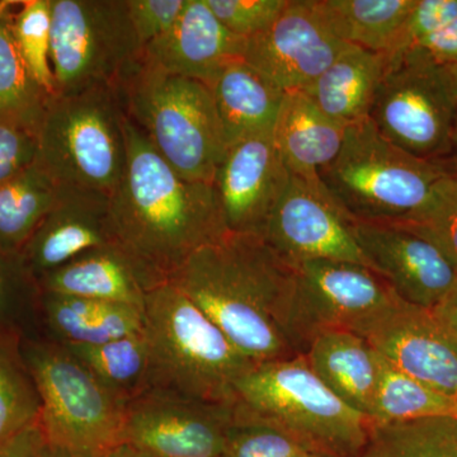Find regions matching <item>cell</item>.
<instances>
[{
	"label": "cell",
	"mask_w": 457,
	"mask_h": 457,
	"mask_svg": "<svg viewBox=\"0 0 457 457\" xmlns=\"http://www.w3.org/2000/svg\"><path fill=\"white\" fill-rule=\"evenodd\" d=\"M293 267L284 333L297 356L305 354L324 333L353 332L396 295L385 279L362 264L319 260Z\"/></svg>",
	"instance_id": "11"
},
{
	"label": "cell",
	"mask_w": 457,
	"mask_h": 457,
	"mask_svg": "<svg viewBox=\"0 0 457 457\" xmlns=\"http://www.w3.org/2000/svg\"><path fill=\"white\" fill-rule=\"evenodd\" d=\"M297 453L303 450L284 433L245 417L237 408V425L220 457H288Z\"/></svg>",
	"instance_id": "36"
},
{
	"label": "cell",
	"mask_w": 457,
	"mask_h": 457,
	"mask_svg": "<svg viewBox=\"0 0 457 457\" xmlns=\"http://www.w3.org/2000/svg\"><path fill=\"white\" fill-rule=\"evenodd\" d=\"M123 108L179 176L212 185L228 145L212 89L137 62L119 87Z\"/></svg>",
	"instance_id": "5"
},
{
	"label": "cell",
	"mask_w": 457,
	"mask_h": 457,
	"mask_svg": "<svg viewBox=\"0 0 457 457\" xmlns=\"http://www.w3.org/2000/svg\"><path fill=\"white\" fill-rule=\"evenodd\" d=\"M254 363L297 356L284 333L294 267L263 239L225 234L168 279Z\"/></svg>",
	"instance_id": "1"
},
{
	"label": "cell",
	"mask_w": 457,
	"mask_h": 457,
	"mask_svg": "<svg viewBox=\"0 0 457 457\" xmlns=\"http://www.w3.org/2000/svg\"><path fill=\"white\" fill-rule=\"evenodd\" d=\"M38 315L49 338L64 345H101L144 330V312L134 306L41 291Z\"/></svg>",
	"instance_id": "23"
},
{
	"label": "cell",
	"mask_w": 457,
	"mask_h": 457,
	"mask_svg": "<svg viewBox=\"0 0 457 457\" xmlns=\"http://www.w3.org/2000/svg\"><path fill=\"white\" fill-rule=\"evenodd\" d=\"M40 286L22 255L0 251V332L25 335L29 318L37 312Z\"/></svg>",
	"instance_id": "35"
},
{
	"label": "cell",
	"mask_w": 457,
	"mask_h": 457,
	"mask_svg": "<svg viewBox=\"0 0 457 457\" xmlns=\"http://www.w3.org/2000/svg\"><path fill=\"white\" fill-rule=\"evenodd\" d=\"M163 282L119 243H112L42 276L38 286L45 293L122 303L144 312L147 294Z\"/></svg>",
	"instance_id": "20"
},
{
	"label": "cell",
	"mask_w": 457,
	"mask_h": 457,
	"mask_svg": "<svg viewBox=\"0 0 457 457\" xmlns=\"http://www.w3.org/2000/svg\"><path fill=\"white\" fill-rule=\"evenodd\" d=\"M348 46L327 25L315 0H288L269 29L246 40L243 60L294 92L312 86Z\"/></svg>",
	"instance_id": "15"
},
{
	"label": "cell",
	"mask_w": 457,
	"mask_h": 457,
	"mask_svg": "<svg viewBox=\"0 0 457 457\" xmlns=\"http://www.w3.org/2000/svg\"><path fill=\"white\" fill-rule=\"evenodd\" d=\"M445 68H446V71H449L451 80H453V88H455L457 95V64L445 66Z\"/></svg>",
	"instance_id": "47"
},
{
	"label": "cell",
	"mask_w": 457,
	"mask_h": 457,
	"mask_svg": "<svg viewBox=\"0 0 457 457\" xmlns=\"http://www.w3.org/2000/svg\"><path fill=\"white\" fill-rule=\"evenodd\" d=\"M237 405L149 387L126 404L121 444L155 457H220Z\"/></svg>",
	"instance_id": "12"
},
{
	"label": "cell",
	"mask_w": 457,
	"mask_h": 457,
	"mask_svg": "<svg viewBox=\"0 0 457 457\" xmlns=\"http://www.w3.org/2000/svg\"><path fill=\"white\" fill-rule=\"evenodd\" d=\"M456 18L457 0H416L389 56V64Z\"/></svg>",
	"instance_id": "38"
},
{
	"label": "cell",
	"mask_w": 457,
	"mask_h": 457,
	"mask_svg": "<svg viewBox=\"0 0 457 457\" xmlns=\"http://www.w3.org/2000/svg\"><path fill=\"white\" fill-rule=\"evenodd\" d=\"M37 137L31 132L0 122V180L35 163Z\"/></svg>",
	"instance_id": "40"
},
{
	"label": "cell",
	"mask_w": 457,
	"mask_h": 457,
	"mask_svg": "<svg viewBox=\"0 0 457 457\" xmlns=\"http://www.w3.org/2000/svg\"><path fill=\"white\" fill-rule=\"evenodd\" d=\"M38 457H86L79 455V453H73V451L66 450L64 447L55 446V445L45 444L42 447L40 455Z\"/></svg>",
	"instance_id": "45"
},
{
	"label": "cell",
	"mask_w": 457,
	"mask_h": 457,
	"mask_svg": "<svg viewBox=\"0 0 457 457\" xmlns=\"http://www.w3.org/2000/svg\"><path fill=\"white\" fill-rule=\"evenodd\" d=\"M227 145L272 130L286 92L240 59L228 64L210 87Z\"/></svg>",
	"instance_id": "25"
},
{
	"label": "cell",
	"mask_w": 457,
	"mask_h": 457,
	"mask_svg": "<svg viewBox=\"0 0 457 457\" xmlns=\"http://www.w3.org/2000/svg\"><path fill=\"white\" fill-rule=\"evenodd\" d=\"M312 372L347 407L372 420L378 394L376 352L350 330H333L315 338L303 354Z\"/></svg>",
	"instance_id": "21"
},
{
	"label": "cell",
	"mask_w": 457,
	"mask_h": 457,
	"mask_svg": "<svg viewBox=\"0 0 457 457\" xmlns=\"http://www.w3.org/2000/svg\"><path fill=\"white\" fill-rule=\"evenodd\" d=\"M353 220L320 179L291 174L287 189L270 213L262 237L291 264L342 261L371 270L354 237Z\"/></svg>",
	"instance_id": "13"
},
{
	"label": "cell",
	"mask_w": 457,
	"mask_h": 457,
	"mask_svg": "<svg viewBox=\"0 0 457 457\" xmlns=\"http://www.w3.org/2000/svg\"><path fill=\"white\" fill-rule=\"evenodd\" d=\"M216 18L240 37H253L269 29L287 7L288 0H206Z\"/></svg>",
	"instance_id": "37"
},
{
	"label": "cell",
	"mask_w": 457,
	"mask_h": 457,
	"mask_svg": "<svg viewBox=\"0 0 457 457\" xmlns=\"http://www.w3.org/2000/svg\"><path fill=\"white\" fill-rule=\"evenodd\" d=\"M12 35L35 82L55 96L51 69V0H23L11 17Z\"/></svg>",
	"instance_id": "33"
},
{
	"label": "cell",
	"mask_w": 457,
	"mask_h": 457,
	"mask_svg": "<svg viewBox=\"0 0 457 457\" xmlns=\"http://www.w3.org/2000/svg\"><path fill=\"white\" fill-rule=\"evenodd\" d=\"M104 457H155L149 455V453H143V451L135 449L130 445L120 444L119 446L114 447Z\"/></svg>",
	"instance_id": "44"
},
{
	"label": "cell",
	"mask_w": 457,
	"mask_h": 457,
	"mask_svg": "<svg viewBox=\"0 0 457 457\" xmlns=\"http://www.w3.org/2000/svg\"><path fill=\"white\" fill-rule=\"evenodd\" d=\"M315 3L339 40L383 54L389 59L416 0H315Z\"/></svg>",
	"instance_id": "26"
},
{
	"label": "cell",
	"mask_w": 457,
	"mask_h": 457,
	"mask_svg": "<svg viewBox=\"0 0 457 457\" xmlns=\"http://www.w3.org/2000/svg\"><path fill=\"white\" fill-rule=\"evenodd\" d=\"M403 57L437 66L457 64V18L420 41L400 59Z\"/></svg>",
	"instance_id": "41"
},
{
	"label": "cell",
	"mask_w": 457,
	"mask_h": 457,
	"mask_svg": "<svg viewBox=\"0 0 457 457\" xmlns=\"http://www.w3.org/2000/svg\"><path fill=\"white\" fill-rule=\"evenodd\" d=\"M187 0H126L129 18L141 50L177 22Z\"/></svg>",
	"instance_id": "39"
},
{
	"label": "cell",
	"mask_w": 457,
	"mask_h": 457,
	"mask_svg": "<svg viewBox=\"0 0 457 457\" xmlns=\"http://www.w3.org/2000/svg\"><path fill=\"white\" fill-rule=\"evenodd\" d=\"M369 119L411 154L444 162L457 130V95L449 71L409 57L392 62Z\"/></svg>",
	"instance_id": "10"
},
{
	"label": "cell",
	"mask_w": 457,
	"mask_h": 457,
	"mask_svg": "<svg viewBox=\"0 0 457 457\" xmlns=\"http://www.w3.org/2000/svg\"><path fill=\"white\" fill-rule=\"evenodd\" d=\"M378 363L374 423L418 418L457 420V399L400 371L376 352Z\"/></svg>",
	"instance_id": "32"
},
{
	"label": "cell",
	"mask_w": 457,
	"mask_h": 457,
	"mask_svg": "<svg viewBox=\"0 0 457 457\" xmlns=\"http://www.w3.org/2000/svg\"><path fill=\"white\" fill-rule=\"evenodd\" d=\"M447 173L440 162L387 140L368 117L345 129L338 155L319 179L354 220L400 222L422 209Z\"/></svg>",
	"instance_id": "7"
},
{
	"label": "cell",
	"mask_w": 457,
	"mask_h": 457,
	"mask_svg": "<svg viewBox=\"0 0 457 457\" xmlns=\"http://www.w3.org/2000/svg\"><path fill=\"white\" fill-rule=\"evenodd\" d=\"M345 129L321 112L305 92L294 90L286 92L273 140L290 174L319 180V171L338 155Z\"/></svg>",
	"instance_id": "22"
},
{
	"label": "cell",
	"mask_w": 457,
	"mask_h": 457,
	"mask_svg": "<svg viewBox=\"0 0 457 457\" xmlns=\"http://www.w3.org/2000/svg\"><path fill=\"white\" fill-rule=\"evenodd\" d=\"M128 163L110 197L116 243L163 281L198 249L228 233L213 185L179 176L125 120Z\"/></svg>",
	"instance_id": "2"
},
{
	"label": "cell",
	"mask_w": 457,
	"mask_h": 457,
	"mask_svg": "<svg viewBox=\"0 0 457 457\" xmlns=\"http://www.w3.org/2000/svg\"><path fill=\"white\" fill-rule=\"evenodd\" d=\"M432 312L457 342V284Z\"/></svg>",
	"instance_id": "43"
},
{
	"label": "cell",
	"mask_w": 457,
	"mask_h": 457,
	"mask_svg": "<svg viewBox=\"0 0 457 457\" xmlns=\"http://www.w3.org/2000/svg\"><path fill=\"white\" fill-rule=\"evenodd\" d=\"M387 68L386 55L350 45L303 92L321 112L348 128L370 116Z\"/></svg>",
	"instance_id": "24"
},
{
	"label": "cell",
	"mask_w": 457,
	"mask_h": 457,
	"mask_svg": "<svg viewBox=\"0 0 457 457\" xmlns=\"http://www.w3.org/2000/svg\"><path fill=\"white\" fill-rule=\"evenodd\" d=\"M440 163L444 165L445 170L449 171V173L457 174V130L455 137H453V147H451L449 156L444 162H440Z\"/></svg>",
	"instance_id": "46"
},
{
	"label": "cell",
	"mask_w": 457,
	"mask_h": 457,
	"mask_svg": "<svg viewBox=\"0 0 457 457\" xmlns=\"http://www.w3.org/2000/svg\"><path fill=\"white\" fill-rule=\"evenodd\" d=\"M370 267L404 302L435 309L457 284V269L425 237L399 222L353 220Z\"/></svg>",
	"instance_id": "16"
},
{
	"label": "cell",
	"mask_w": 457,
	"mask_h": 457,
	"mask_svg": "<svg viewBox=\"0 0 457 457\" xmlns=\"http://www.w3.org/2000/svg\"><path fill=\"white\" fill-rule=\"evenodd\" d=\"M360 457H457V420L432 417L372 422Z\"/></svg>",
	"instance_id": "31"
},
{
	"label": "cell",
	"mask_w": 457,
	"mask_h": 457,
	"mask_svg": "<svg viewBox=\"0 0 457 457\" xmlns=\"http://www.w3.org/2000/svg\"><path fill=\"white\" fill-rule=\"evenodd\" d=\"M46 444L40 422L0 446V457H38Z\"/></svg>",
	"instance_id": "42"
},
{
	"label": "cell",
	"mask_w": 457,
	"mask_h": 457,
	"mask_svg": "<svg viewBox=\"0 0 457 457\" xmlns=\"http://www.w3.org/2000/svg\"><path fill=\"white\" fill-rule=\"evenodd\" d=\"M245 46L246 38L228 31L206 0H187L170 31L144 47L141 62L210 88L228 64L245 57Z\"/></svg>",
	"instance_id": "18"
},
{
	"label": "cell",
	"mask_w": 457,
	"mask_h": 457,
	"mask_svg": "<svg viewBox=\"0 0 457 457\" xmlns=\"http://www.w3.org/2000/svg\"><path fill=\"white\" fill-rule=\"evenodd\" d=\"M353 333L400 371L457 399V342L431 309L395 295Z\"/></svg>",
	"instance_id": "14"
},
{
	"label": "cell",
	"mask_w": 457,
	"mask_h": 457,
	"mask_svg": "<svg viewBox=\"0 0 457 457\" xmlns=\"http://www.w3.org/2000/svg\"><path fill=\"white\" fill-rule=\"evenodd\" d=\"M399 224L437 245L457 269V174L442 177L422 209Z\"/></svg>",
	"instance_id": "34"
},
{
	"label": "cell",
	"mask_w": 457,
	"mask_h": 457,
	"mask_svg": "<svg viewBox=\"0 0 457 457\" xmlns=\"http://www.w3.org/2000/svg\"><path fill=\"white\" fill-rule=\"evenodd\" d=\"M290 179L273 140V129L228 146L212 183L228 230L263 236Z\"/></svg>",
	"instance_id": "17"
},
{
	"label": "cell",
	"mask_w": 457,
	"mask_h": 457,
	"mask_svg": "<svg viewBox=\"0 0 457 457\" xmlns=\"http://www.w3.org/2000/svg\"><path fill=\"white\" fill-rule=\"evenodd\" d=\"M141 53L126 0H51L55 96L119 88Z\"/></svg>",
	"instance_id": "9"
},
{
	"label": "cell",
	"mask_w": 457,
	"mask_h": 457,
	"mask_svg": "<svg viewBox=\"0 0 457 457\" xmlns=\"http://www.w3.org/2000/svg\"><path fill=\"white\" fill-rule=\"evenodd\" d=\"M144 335L149 386L206 402L236 404V384L253 361L170 281L146 296Z\"/></svg>",
	"instance_id": "3"
},
{
	"label": "cell",
	"mask_w": 457,
	"mask_h": 457,
	"mask_svg": "<svg viewBox=\"0 0 457 457\" xmlns=\"http://www.w3.org/2000/svg\"><path fill=\"white\" fill-rule=\"evenodd\" d=\"M64 347L125 404L150 387L149 348L144 330L101 345Z\"/></svg>",
	"instance_id": "29"
},
{
	"label": "cell",
	"mask_w": 457,
	"mask_h": 457,
	"mask_svg": "<svg viewBox=\"0 0 457 457\" xmlns=\"http://www.w3.org/2000/svg\"><path fill=\"white\" fill-rule=\"evenodd\" d=\"M125 120L119 88L55 96L36 135V163L60 187L110 198L128 163Z\"/></svg>",
	"instance_id": "6"
},
{
	"label": "cell",
	"mask_w": 457,
	"mask_h": 457,
	"mask_svg": "<svg viewBox=\"0 0 457 457\" xmlns=\"http://www.w3.org/2000/svg\"><path fill=\"white\" fill-rule=\"evenodd\" d=\"M237 408L284 433L305 453L360 457L372 420L319 380L305 357L254 363L236 384Z\"/></svg>",
	"instance_id": "4"
},
{
	"label": "cell",
	"mask_w": 457,
	"mask_h": 457,
	"mask_svg": "<svg viewBox=\"0 0 457 457\" xmlns=\"http://www.w3.org/2000/svg\"><path fill=\"white\" fill-rule=\"evenodd\" d=\"M116 243L110 198L62 187L59 200L29 237L22 255L36 279L87 252Z\"/></svg>",
	"instance_id": "19"
},
{
	"label": "cell",
	"mask_w": 457,
	"mask_h": 457,
	"mask_svg": "<svg viewBox=\"0 0 457 457\" xmlns=\"http://www.w3.org/2000/svg\"><path fill=\"white\" fill-rule=\"evenodd\" d=\"M22 351L40 393L47 444L104 457L122 441L125 403L107 390L68 348L23 336Z\"/></svg>",
	"instance_id": "8"
},
{
	"label": "cell",
	"mask_w": 457,
	"mask_h": 457,
	"mask_svg": "<svg viewBox=\"0 0 457 457\" xmlns=\"http://www.w3.org/2000/svg\"><path fill=\"white\" fill-rule=\"evenodd\" d=\"M18 2H0V122L37 135L50 98L33 79L12 35Z\"/></svg>",
	"instance_id": "28"
},
{
	"label": "cell",
	"mask_w": 457,
	"mask_h": 457,
	"mask_svg": "<svg viewBox=\"0 0 457 457\" xmlns=\"http://www.w3.org/2000/svg\"><path fill=\"white\" fill-rule=\"evenodd\" d=\"M288 457H321V456L312 455V453H303H303H294V455H291Z\"/></svg>",
	"instance_id": "48"
},
{
	"label": "cell",
	"mask_w": 457,
	"mask_h": 457,
	"mask_svg": "<svg viewBox=\"0 0 457 457\" xmlns=\"http://www.w3.org/2000/svg\"><path fill=\"white\" fill-rule=\"evenodd\" d=\"M23 336L0 332V446L40 422L41 396L23 356Z\"/></svg>",
	"instance_id": "30"
},
{
	"label": "cell",
	"mask_w": 457,
	"mask_h": 457,
	"mask_svg": "<svg viewBox=\"0 0 457 457\" xmlns=\"http://www.w3.org/2000/svg\"><path fill=\"white\" fill-rule=\"evenodd\" d=\"M60 194L62 187L36 162L0 180V251L22 253Z\"/></svg>",
	"instance_id": "27"
}]
</instances>
